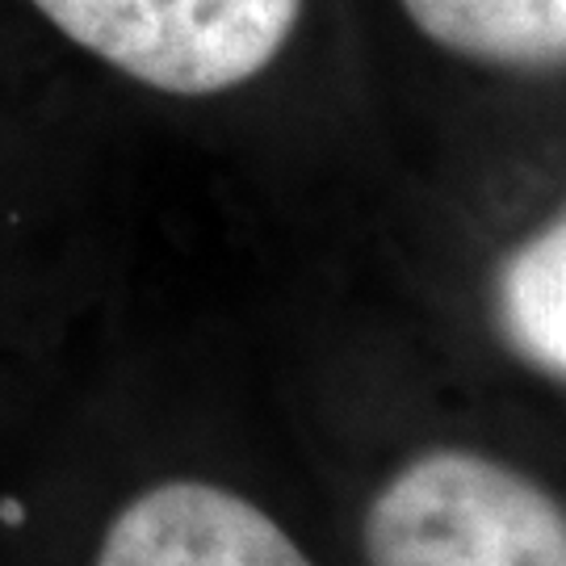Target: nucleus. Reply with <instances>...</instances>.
I'll return each mask as SVG.
<instances>
[{
  "mask_svg": "<svg viewBox=\"0 0 566 566\" xmlns=\"http://www.w3.org/2000/svg\"><path fill=\"white\" fill-rule=\"evenodd\" d=\"M369 566H566V507L465 449L403 465L365 512Z\"/></svg>",
  "mask_w": 566,
  "mask_h": 566,
  "instance_id": "1",
  "label": "nucleus"
},
{
  "mask_svg": "<svg viewBox=\"0 0 566 566\" xmlns=\"http://www.w3.org/2000/svg\"><path fill=\"white\" fill-rule=\"evenodd\" d=\"M60 34L172 97H210L261 76L303 0H34Z\"/></svg>",
  "mask_w": 566,
  "mask_h": 566,
  "instance_id": "2",
  "label": "nucleus"
},
{
  "mask_svg": "<svg viewBox=\"0 0 566 566\" xmlns=\"http://www.w3.org/2000/svg\"><path fill=\"white\" fill-rule=\"evenodd\" d=\"M93 566H311V558L252 500L202 479H168L114 516Z\"/></svg>",
  "mask_w": 566,
  "mask_h": 566,
  "instance_id": "3",
  "label": "nucleus"
},
{
  "mask_svg": "<svg viewBox=\"0 0 566 566\" xmlns=\"http://www.w3.org/2000/svg\"><path fill=\"white\" fill-rule=\"evenodd\" d=\"M420 34L500 67L566 63V0H399Z\"/></svg>",
  "mask_w": 566,
  "mask_h": 566,
  "instance_id": "4",
  "label": "nucleus"
},
{
  "mask_svg": "<svg viewBox=\"0 0 566 566\" xmlns=\"http://www.w3.org/2000/svg\"><path fill=\"white\" fill-rule=\"evenodd\" d=\"M495 315L528 365L566 382V210L504 261Z\"/></svg>",
  "mask_w": 566,
  "mask_h": 566,
  "instance_id": "5",
  "label": "nucleus"
}]
</instances>
